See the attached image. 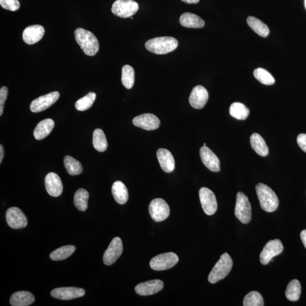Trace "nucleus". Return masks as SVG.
Instances as JSON below:
<instances>
[{"label":"nucleus","instance_id":"393cba45","mask_svg":"<svg viewBox=\"0 0 306 306\" xmlns=\"http://www.w3.org/2000/svg\"><path fill=\"white\" fill-rule=\"evenodd\" d=\"M112 193L116 202L125 204L129 200V192L126 186L121 181H116L112 185Z\"/></svg>","mask_w":306,"mask_h":306},{"label":"nucleus","instance_id":"a878e982","mask_svg":"<svg viewBox=\"0 0 306 306\" xmlns=\"http://www.w3.org/2000/svg\"><path fill=\"white\" fill-rule=\"evenodd\" d=\"M250 143L252 148L259 156L262 157L268 156L269 153L268 146H267L264 139L260 134L256 133L252 134L250 137Z\"/></svg>","mask_w":306,"mask_h":306},{"label":"nucleus","instance_id":"72a5a7b5","mask_svg":"<svg viewBox=\"0 0 306 306\" xmlns=\"http://www.w3.org/2000/svg\"><path fill=\"white\" fill-rule=\"evenodd\" d=\"M134 69L129 65L124 66L122 69V82L126 88L131 89L134 84Z\"/></svg>","mask_w":306,"mask_h":306},{"label":"nucleus","instance_id":"c756f323","mask_svg":"<svg viewBox=\"0 0 306 306\" xmlns=\"http://www.w3.org/2000/svg\"><path fill=\"white\" fill-rule=\"evenodd\" d=\"M64 165L68 173L72 176L80 175L83 172L82 165L72 157L67 156L64 158Z\"/></svg>","mask_w":306,"mask_h":306},{"label":"nucleus","instance_id":"7c9ffc66","mask_svg":"<svg viewBox=\"0 0 306 306\" xmlns=\"http://www.w3.org/2000/svg\"><path fill=\"white\" fill-rule=\"evenodd\" d=\"M76 247L74 246H65L57 249L50 254L49 257L54 261H64L75 253Z\"/></svg>","mask_w":306,"mask_h":306},{"label":"nucleus","instance_id":"473e14b6","mask_svg":"<svg viewBox=\"0 0 306 306\" xmlns=\"http://www.w3.org/2000/svg\"><path fill=\"white\" fill-rule=\"evenodd\" d=\"M301 293V285L299 281L293 280L286 288L285 295L290 301L295 302L300 299Z\"/></svg>","mask_w":306,"mask_h":306},{"label":"nucleus","instance_id":"f704fd0d","mask_svg":"<svg viewBox=\"0 0 306 306\" xmlns=\"http://www.w3.org/2000/svg\"><path fill=\"white\" fill-rule=\"evenodd\" d=\"M95 99V93L89 92L83 98L77 100L75 103L76 109L80 111H84L89 109L92 106Z\"/></svg>","mask_w":306,"mask_h":306},{"label":"nucleus","instance_id":"2eb2a0df","mask_svg":"<svg viewBox=\"0 0 306 306\" xmlns=\"http://www.w3.org/2000/svg\"><path fill=\"white\" fill-rule=\"evenodd\" d=\"M85 294L84 289L78 288H59L53 289L51 296L56 299L67 301L83 297Z\"/></svg>","mask_w":306,"mask_h":306},{"label":"nucleus","instance_id":"ddd939ff","mask_svg":"<svg viewBox=\"0 0 306 306\" xmlns=\"http://www.w3.org/2000/svg\"><path fill=\"white\" fill-rule=\"evenodd\" d=\"M123 250L122 239L119 237H115L112 240L103 255L104 264L111 265L114 264L119 258L121 257Z\"/></svg>","mask_w":306,"mask_h":306},{"label":"nucleus","instance_id":"e433bc0d","mask_svg":"<svg viewBox=\"0 0 306 306\" xmlns=\"http://www.w3.org/2000/svg\"><path fill=\"white\" fill-rule=\"evenodd\" d=\"M244 306H263L264 300L261 294L253 291L247 294L243 300Z\"/></svg>","mask_w":306,"mask_h":306},{"label":"nucleus","instance_id":"c9c22d12","mask_svg":"<svg viewBox=\"0 0 306 306\" xmlns=\"http://www.w3.org/2000/svg\"><path fill=\"white\" fill-rule=\"evenodd\" d=\"M254 75L255 79L262 84L272 85L275 83L273 77L264 69L261 68L256 69L254 72Z\"/></svg>","mask_w":306,"mask_h":306},{"label":"nucleus","instance_id":"9d476101","mask_svg":"<svg viewBox=\"0 0 306 306\" xmlns=\"http://www.w3.org/2000/svg\"><path fill=\"white\" fill-rule=\"evenodd\" d=\"M284 250V246L280 240L274 239L266 244L260 255V261L262 265L268 264L272 259L281 254Z\"/></svg>","mask_w":306,"mask_h":306},{"label":"nucleus","instance_id":"1a4fd4ad","mask_svg":"<svg viewBox=\"0 0 306 306\" xmlns=\"http://www.w3.org/2000/svg\"><path fill=\"white\" fill-rule=\"evenodd\" d=\"M199 197L201 207L208 216L214 215L218 210V202L214 193L211 189L203 187L200 189Z\"/></svg>","mask_w":306,"mask_h":306},{"label":"nucleus","instance_id":"6ab92c4d","mask_svg":"<svg viewBox=\"0 0 306 306\" xmlns=\"http://www.w3.org/2000/svg\"><path fill=\"white\" fill-rule=\"evenodd\" d=\"M200 155L204 165L211 172L220 171V161L216 155L207 146H203L200 150Z\"/></svg>","mask_w":306,"mask_h":306},{"label":"nucleus","instance_id":"7ed1b4c3","mask_svg":"<svg viewBox=\"0 0 306 306\" xmlns=\"http://www.w3.org/2000/svg\"><path fill=\"white\" fill-rule=\"evenodd\" d=\"M178 46V42L175 38L170 37H158L152 39L146 42L145 47L151 52L164 55L171 52Z\"/></svg>","mask_w":306,"mask_h":306},{"label":"nucleus","instance_id":"6e6552de","mask_svg":"<svg viewBox=\"0 0 306 306\" xmlns=\"http://www.w3.org/2000/svg\"><path fill=\"white\" fill-rule=\"evenodd\" d=\"M149 211L151 218L157 222L167 219L170 214L169 205L162 199H155L151 201Z\"/></svg>","mask_w":306,"mask_h":306},{"label":"nucleus","instance_id":"412c9836","mask_svg":"<svg viewBox=\"0 0 306 306\" xmlns=\"http://www.w3.org/2000/svg\"><path fill=\"white\" fill-rule=\"evenodd\" d=\"M157 156L161 168L164 171L170 173L175 169V160L171 152L166 149H160L157 151Z\"/></svg>","mask_w":306,"mask_h":306},{"label":"nucleus","instance_id":"37998d69","mask_svg":"<svg viewBox=\"0 0 306 306\" xmlns=\"http://www.w3.org/2000/svg\"><path fill=\"white\" fill-rule=\"evenodd\" d=\"M181 1L187 3H197L200 0H181Z\"/></svg>","mask_w":306,"mask_h":306},{"label":"nucleus","instance_id":"ea45409f","mask_svg":"<svg viewBox=\"0 0 306 306\" xmlns=\"http://www.w3.org/2000/svg\"><path fill=\"white\" fill-rule=\"evenodd\" d=\"M297 141L298 146L306 153V134L302 133L298 135Z\"/></svg>","mask_w":306,"mask_h":306},{"label":"nucleus","instance_id":"aec40b11","mask_svg":"<svg viewBox=\"0 0 306 306\" xmlns=\"http://www.w3.org/2000/svg\"><path fill=\"white\" fill-rule=\"evenodd\" d=\"M44 29L41 25L30 26L23 31V40L28 44H36L44 37Z\"/></svg>","mask_w":306,"mask_h":306},{"label":"nucleus","instance_id":"20e7f679","mask_svg":"<svg viewBox=\"0 0 306 306\" xmlns=\"http://www.w3.org/2000/svg\"><path fill=\"white\" fill-rule=\"evenodd\" d=\"M232 265L233 262L230 256L227 253L223 254L209 274L208 281L211 284H216L223 280L230 272Z\"/></svg>","mask_w":306,"mask_h":306},{"label":"nucleus","instance_id":"a211bd4d","mask_svg":"<svg viewBox=\"0 0 306 306\" xmlns=\"http://www.w3.org/2000/svg\"><path fill=\"white\" fill-rule=\"evenodd\" d=\"M164 282L161 280H151L137 285L135 286V291L139 296H151L160 292L164 288Z\"/></svg>","mask_w":306,"mask_h":306},{"label":"nucleus","instance_id":"9b49d317","mask_svg":"<svg viewBox=\"0 0 306 306\" xmlns=\"http://www.w3.org/2000/svg\"><path fill=\"white\" fill-rule=\"evenodd\" d=\"M60 97V93L53 91L48 94L40 96L30 104V110L34 113H38L47 109L57 102Z\"/></svg>","mask_w":306,"mask_h":306},{"label":"nucleus","instance_id":"0eeeda50","mask_svg":"<svg viewBox=\"0 0 306 306\" xmlns=\"http://www.w3.org/2000/svg\"><path fill=\"white\" fill-rule=\"evenodd\" d=\"M139 9L138 3L133 0H116L112 6V12L116 16L129 18L132 16Z\"/></svg>","mask_w":306,"mask_h":306},{"label":"nucleus","instance_id":"423d86ee","mask_svg":"<svg viewBox=\"0 0 306 306\" xmlns=\"http://www.w3.org/2000/svg\"><path fill=\"white\" fill-rule=\"evenodd\" d=\"M179 262L177 255L173 253H168L156 256L150 262L151 268L160 271L171 269Z\"/></svg>","mask_w":306,"mask_h":306},{"label":"nucleus","instance_id":"cd10ccee","mask_svg":"<svg viewBox=\"0 0 306 306\" xmlns=\"http://www.w3.org/2000/svg\"><path fill=\"white\" fill-rule=\"evenodd\" d=\"M92 144L94 148L99 152L106 151L108 147V143L105 134L100 129H96L92 135Z\"/></svg>","mask_w":306,"mask_h":306},{"label":"nucleus","instance_id":"c85d7f7f","mask_svg":"<svg viewBox=\"0 0 306 306\" xmlns=\"http://www.w3.org/2000/svg\"><path fill=\"white\" fill-rule=\"evenodd\" d=\"M229 113L232 117L238 120H241V121H244L249 116L250 110L245 104L241 103L235 102L230 106Z\"/></svg>","mask_w":306,"mask_h":306},{"label":"nucleus","instance_id":"5701e85b","mask_svg":"<svg viewBox=\"0 0 306 306\" xmlns=\"http://www.w3.org/2000/svg\"><path fill=\"white\" fill-rule=\"evenodd\" d=\"M55 123L51 119H46L39 123L34 131V137L37 140L44 139L51 132Z\"/></svg>","mask_w":306,"mask_h":306},{"label":"nucleus","instance_id":"f3484780","mask_svg":"<svg viewBox=\"0 0 306 306\" xmlns=\"http://www.w3.org/2000/svg\"><path fill=\"white\" fill-rule=\"evenodd\" d=\"M45 186L46 192L52 197L60 196L63 191V183L60 177L56 173H50L46 175Z\"/></svg>","mask_w":306,"mask_h":306},{"label":"nucleus","instance_id":"b1692460","mask_svg":"<svg viewBox=\"0 0 306 306\" xmlns=\"http://www.w3.org/2000/svg\"><path fill=\"white\" fill-rule=\"evenodd\" d=\"M181 26L187 28L200 29L205 25V22L198 15L191 13H185L180 17Z\"/></svg>","mask_w":306,"mask_h":306},{"label":"nucleus","instance_id":"f03ea898","mask_svg":"<svg viewBox=\"0 0 306 306\" xmlns=\"http://www.w3.org/2000/svg\"><path fill=\"white\" fill-rule=\"evenodd\" d=\"M256 191L262 210L268 213L276 210L279 200L276 193L268 186L259 183L256 186Z\"/></svg>","mask_w":306,"mask_h":306},{"label":"nucleus","instance_id":"c03bdc74","mask_svg":"<svg viewBox=\"0 0 306 306\" xmlns=\"http://www.w3.org/2000/svg\"><path fill=\"white\" fill-rule=\"evenodd\" d=\"M305 5L306 9V0H305Z\"/></svg>","mask_w":306,"mask_h":306},{"label":"nucleus","instance_id":"39448f33","mask_svg":"<svg viewBox=\"0 0 306 306\" xmlns=\"http://www.w3.org/2000/svg\"><path fill=\"white\" fill-rule=\"evenodd\" d=\"M235 215L243 223H249L252 218L251 206L249 198L243 192H239L235 208Z\"/></svg>","mask_w":306,"mask_h":306},{"label":"nucleus","instance_id":"4468645a","mask_svg":"<svg viewBox=\"0 0 306 306\" xmlns=\"http://www.w3.org/2000/svg\"><path fill=\"white\" fill-rule=\"evenodd\" d=\"M160 121L156 115L152 114H144L135 117L133 120L135 127L147 131L157 130L160 127Z\"/></svg>","mask_w":306,"mask_h":306},{"label":"nucleus","instance_id":"f257e3e1","mask_svg":"<svg viewBox=\"0 0 306 306\" xmlns=\"http://www.w3.org/2000/svg\"><path fill=\"white\" fill-rule=\"evenodd\" d=\"M75 36L77 44L87 55L94 56L99 51L98 41L91 32L78 28L75 31Z\"/></svg>","mask_w":306,"mask_h":306},{"label":"nucleus","instance_id":"58836bf2","mask_svg":"<svg viewBox=\"0 0 306 306\" xmlns=\"http://www.w3.org/2000/svg\"><path fill=\"white\" fill-rule=\"evenodd\" d=\"M8 89L5 87H2L0 89V116H1L3 111V106L6 101Z\"/></svg>","mask_w":306,"mask_h":306},{"label":"nucleus","instance_id":"bb28decb","mask_svg":"<svg viewBox=\"0 0 306 306\" xmlns=\"http://www.w3.org/2000/svg\"><path fill=\"white\" fill-rule=\"evenodd\" d=\"M247 24L254 32L263 38H265L269 34L268 27L260 19L254 17L250 16L247 19Z\"/></svg>","mask_w":306,"mask_h":306},{"label":"nucleus","instance_id":"79ce46f5","mask_svg":"<svg viewBox=\"0 0 306 306\" xmlns=\"http://www.w3.org/2000/svg\"><path fill=\"white\" fill-rule=\"evenodd\" d=\"M3 156H4V150L2 145H0V164H1Z\"/></svg>","mask_w":306,"mask_h":306},{"label":"nucleus","instance_id":"4c0bfd02","mask_svg":"<svg viewBox=\"0 0 306 306\" xmlns=\"http://www.w3.org/2000/svg\"><path fill=\"white\" fill-rule=\"evenodd\" d=\"M0 5L3 9L12 11H17L20 7L18 0H0Z\"/></svg>","mask_w":306,"mask_h":306},{"label":"nucleus","instance_id":"4be33fe9","mask_svg":"<svg viewBox=\"0 0 306 306\" xmlns=\"http://www.w3.org/2000/svg\"><path fill=\"white\" fill-rule=\"evenodd\" d=\"M35 298L32 293L26 291L14 293L11 295L10 304L12 306H28L34 303Z\"/></svg>","mask_w":306,"mask_h":306},{"label":"nucleus","instance_id":"dca6fc26","mask_svg":"<svg viewBox=\"0 0 306 306\" xmlns=\"http://www.w3.org/2000/svg\"><path fill=\"white\" fill-rule=\"evenodd\" d=\"M209 98L208 92L204 87L198 85L192 89L189 96V103L196 109H201L207 103Z\"/></svg>","mask_w":306,"mask_h":306},{"label":"nucleus","instance_id":"a18cd8bd","mask_svg":"<svg viewBox=\"0 0 306 306\" xmlns=\"http://www.w3.org/2000/svg\"><path fill=\"white\" fill-rule=\"evenodd\" d=\"M204 146H206V144H205V143H204Z\"/></svg>","mask_w":306,"mask_h":306},{"label":"nucleus","instance_id":"2f4dec72","mask_svg":"<svg viewBox=\"0 0 306 306\" xmlns=\"http://www.w3.org/2000/svg\"><path fill=\"white\" fill-rule=\"evenodd\" d=\"M89 193L85 189L81 188L75 193L74 196V204L75 207L80 211H87L88 207Z\"/></svg>","mask_w":306,"mask_h":306},{"label":"nucleus","instance_id":"f8f14e48","mask_svg":"<svg viewBox=\"0 0 306 306\" xmlns=\"http://www.w3.org/2000/svg\"><path fill=\"white\" fill-rule=\"evenodd\" d=\"M7 224L13 229H19L28 225V219L20 209L11 207L6 213Z\"/></svg>","mask_w":306,"mask_h":306},{"label":"nucleus","instance_id":"a19ab883","mask_svg":"<svg viewBox=\"0 0 306 306\" xmlns=\"http://www.w3.org/2000/svg\"><path fill=\"white\" fill-rule=\"evenodd\" d=\"M301 238L302 243L306 249V230H304L301 232Z\"/></svg>","mask_w":306,"mask_h":306}]
</instances>
